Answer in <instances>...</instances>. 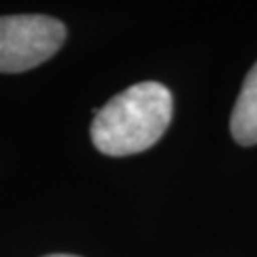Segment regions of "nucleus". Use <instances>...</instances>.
Segmentation results:
<instances>
[{"instance_id":"f257e3e1","label":"nucleus","mask_w":257,"mask_h":257,"mask_svg":"<svg viewBox=\"0 0 257 257\" xmlns=\"http://www.w3.org/2000/svg\"><path fill=\"white\" fill-rule=\"evenodd\" d=\"M174 112L172 92L160 82H138L120 92L101 109H93L92 141L109 156L147 151L164 136Z\"/></svg>"},{"instance_id":"f03ea898","label":"nucleus","mask_w":257,"mask_h":257,"mask_svg":"<svg viewBox=\"0 0 257 257\" xmlns=\"http://www.w3.org/2000/svg\"><path fill=\"white\" fill-rule=\"evenodd\" d=\"M67 29L48 16L0 18V73H25L63 46Z\"/></svg>"},{"instance_id":"7ed1b4c3","label":"nucleus","mask_w":257,"mask_h":257,"mask_svg":"<svg viewBox=\"0 0 257 257\" xmlns=\"http://www.w3.org/2000/svg\"><path fill=\"white\" fill-rule=\"evenodd\" d=\"M230 134L244 147L257 145V63L244 78L230 114Z\"/></svg>"},{"instance_id":"20e7f679","label":"nucleus","mask_w":257,"mask_h":257,"mask_svg":"<svg viewBox=\"0 0 257 257\" xmlns=\"http://www.w3.org/2000/svg\"><path fill=\"white\" fill-rule=\"evenodd\" d=\"M44 257H78V255H69V253H52V255H44Z\"/></svg>"}]
</instances>
